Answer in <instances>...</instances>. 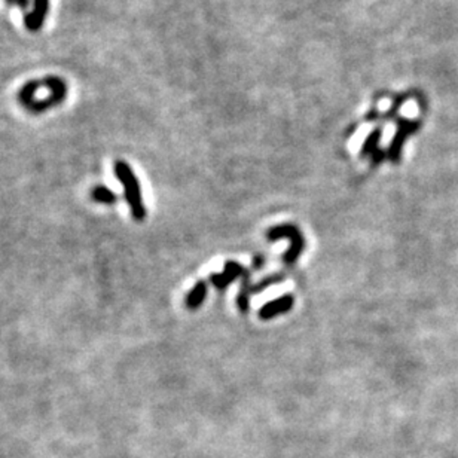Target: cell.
Listing matches in <instances>:
<instances>
[{"instance_id":"4","label":"cell","mask_w":458,"mask_h":458,"mask_svg":"<svg viewBox=\"0 0 458 458\" xmlns=\"http://www.w3.org/2000/svg\"><path fill=\"white\" fill-rule=\"evenodd\" d=\"M418 128H420V123H417V120L399 119V127H397V131L390 144V149H388L387 152L388 158H390L393 162H399L402 148H403L406 139H408V136H411L414 131H417Z\"/></svg>"},{"instance_id":"9","label":"cell","mask_w":458,"mask_h":458,"mask_svg":"<svg viewBox=\"0 0 458 458\" xmlns=\"http://www.w3.org/2000/svg\"><path fill=\"white\" fill-rule=\"evenodd\" d=\"M207 296V284L204 281H198L192 290L189 292L186 296V307L189 309H196L203 305V302Z\"/></svg>"},{"instance_id":"10","label":"cell","mask_w":458,"mask_h":458,"mask_svg":"<svg viewBox=\"0 0 458 458\" xmlns=\"http://www.w3.org/2000/svg\"><path fill=\"white\" fill-rule=\"evenodd\" d=\"M91 195L92 200L100 204H115L118 201V195L106 186H96L92 189Z\"/></svg>"},{"instance_id":"2","label":"cell","mask_w":458,"mask_h":458,"mask_svg":"<svg viewBox=\"0 0 458 458\" xmlns=\"http://www.w3.org/2000/svg\"><path fill=\"white\" fill-rule=\"evenodd\" d=\"M266 238L270 241L288 238L290 241V247L288 252L284 253V257H283L286 265L295 264L299 259L301 253L304 252V249H305L304 236H302V232L295 227V225H290V223H284V225H279V227L271 228L266 232Z\"/></svg>"},{"instance_id":"3","label":"cell","mask_w":458,"mask_h":458,"mask_svg":"<svg viewBox=\"0 0 458 458\" xmlns=\"http://www.w3.org/2000/svg\"><path fill=\"white\" fill-rule=\"evenodd\" d=\"M47 90H49V96L43 100H36L33 101L31 105H29L27 110H30L31 114H42L51 107H55L66 100L67 97V84L63 81L62 77L58 76H47Z\"/></svg>"},{"instance_id":"11","label":"cell","mask_w":458,"mask_h":458,"mask_svg":"<svg viewBox=\"0 0 458 458\" xmlns=\"http://www.w3.org/2000/svg\"><path fill=\"white\" fill-rule=\"evenodd\" d=\"M250 290H252V286H250V274L247 271L243 275V281H241V289H240L238 298H237L238 308H240V311H243V313H246V311L249 309V295H250Z\"/></svg>"},{"instance_id":"14","label":"cell","mask_w":458,"mask_h":458,"mask_svg":"<svg viewBox=\"0 0 458 458\" xmlns=\"http://www.w3.org/2000/svg\"><path fill=\"white\" fill-rule=\"evenodd\" d=\"M264 264H265V257L262 255H256L253 257V268H255V270H261Z\"/></svg>"},{"instance_id":"5","label":"cell","mask_w":458,"mask_h":458,"mask_svg":"<svg viewBox=\"0 0 458 458\" xmlns=\"http://www.w3.org/2000/svg\"><path fill=\"white\" fill-rule=\"evenodd\" d=\"M49 11V0H33L31 12L25 14L24 25L31 33L39 31L45 24L47 15Z\"/></svg>"},{"instance_id":"6","label":"cell","mask_w":458,"mask_h":458,"mask_svg":"<svg viewBox=\"0 0 458 458\" xmlns=\"http://www.w3.org/2000/svg\"><path fill=\"white\" fill-rule=\"evenodd\" d=\"M247 272L244 266H241L240 264L234 261H228L225 264V271L222 274H212V283L214 284L216 289L223 290L227 289L232 281H236L238 277H243V275Z\"/></svg>"},{"instance_id":"7","label":"cell","mask_w":458,"mask_h":458,"mask_svg":"<svg viewBox=\"0 0 458 458\" xmlns=\"http://www.w3.org/2000/svg\"><path fill=\"white\" fill-rule=\"evenodd\" d=\"M293 302H295V299H293L292 295H284L279 299H274L261 308L259 317L262 320H271L283 313H288V311L293 308Z\"/></svg>"},{"instance_id":"12","label":"cell","mask_w":458,"mask_h":458,"mask_svg":"<svg viewBox=\"0 0 458 458\" xmlns=\"http://www.w3.org/2000/svg\"><path fill=\"white\" fill-rule=\"evenodd\" d=\"M283 279H284V275H283V274L271 275V277H268V279L262 280L261 283H257V284H255V286H252V290H250V293H259V292H262V290H265L266 288L272 286V284H277V283L283 281Z\"/></svg>"},{"instance_id":"1","label":"cell","mask_w":458,"mask_h":458,"mask_svg":"<svg viewBox=\"0 0 458 458\" xmlns=\"http://www.w3.org/2000/svg\"><path fill=\"white\" fill-rule=\"evenodd\" d=\"M115 176L120 181L124 189L125 201L131 210L133 219L137 222H142L146 219V209L142 198V188L139 183V179L134 175L133 168L128 166L125 161L115 162Z\"/></svg>"},{"instance_id":"8","label":"cell","mask_w":458,"mask_h":458,"mask_svg":"<svg viewBox=\"0 0 458 458\" xmlns=\"http://www.w3.org/2000/svg\"><path fill=\"white\" fill-rule=\"evenodd\" d=\"M381 134L383 129L375 128L374 131L368 136V139L363 143V148L360 152L361 157H370L372 160H375V164L383 161V158L385 157V152L378 149V143L381 140Z\"/></svg>"},{"instance_id":"13","label":"cell","mask_w":458,"mask_h":458,"mask_svg":"<svg viewBox=\"0 0 458 458\" xmlns=\"http://www.w3.org/2000/svg\"><path fill=\"white\" fill-rule=\"evenodd\" d=\"M6 3L11 6H18L23 11H27L31 5V0H6Z\"/></svg>"}]
</instances>
